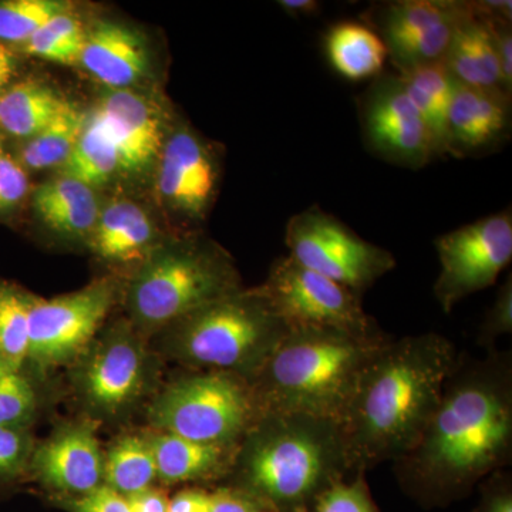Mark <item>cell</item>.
I'll list each match as a JSON object with an SVG mask.
<instances>
[{"label":"cell","mask_w":512,"mask_h":512,"mask_svg":"<svg viewBox=\"0 0 512 512\" xmlns=\"http://www.w3.org/2000/svg\"><path fill=\"white\" fill-rule=\"evenodd\" d=\"M512 456V357H458L420 439L394 461L404 483L427 494H461Z\"/></svg>","instance_id":"cell-1"},{"label":"cell","mask_w":512,"mask_h":512,"mask_svg":"<svg viewBox=\"0 0 512 512\" xmlns=\"http://www.w3.org/2000/svg\"><path fill=\"white\" fill-rule=\"evenodd\" d=\"M458 357L453 342L439 333L384 343L339 424L353 474L394 463L417 443Z\"/></svg>","instance_id":"cell-2"},{"label":"cell","mask_w":512,"mask_h":512,"mask_svg":"<svg viewBox=\"0 0 512 512\" xmlns=\"http://www.w3.org/2000/svg\"><path fill=\"white\" fill-rule=\"evenodd\" d=\"M352 474L339 423L301 413L262 414L228 477L266 510L293 512Z\"/></svg>","instance_id":"cell-3"},{"label":"cell","mask_w":512,"mask_h":512,"mask_svg":"<svg viewBox=\"0 0 512 512\" xmlns=\"http://www.w3.org/2000/svg\"><path fill=\"white\" fill-rule=\"evenodd\" d=\"M390 339L335 329H289L251 380L262 413H301L340 424L367 365Z\"/></svg>","instance_id":"cell-4"},{"label":"cell","mask_w":512,"mask_h":512,"mask_svg":"<svg viewBox=\"0 0 512 512\" xmlns=\"http://www.w3.org/2000/svg\"><path fill=\"white\" fill-rule=\"evenodd\" d=\"M244 288L232 256L200 235L161 244L126 291L128 322L151 338L208 303Z\"/></svg>","instance_id":"cell-5"},{"label":"cell","mask_w":512,"mask_h":512,"mask_svg":"<svg viewBox=\"0 0 512 512\" xmlns=\"http://www.w3.org/2000/svg\"><path fill=\"white\" fill-rule=\"evenodd\" d=\"M289 332L258 288L239 289L164 330V352L190 370H220L251 382Z\"/></svg>","instance_id":"cell-6"},{"label":"cell","mask_w":512,"mask_h":512,"mask_svg":"<svg viewBox=\"0 0 512 512\" xmlns=\"http://www.w3.org/2000/svg\"><path fill=\"white\" fill-rule=\"evenodd\" d=\"M251 383L235 373L191 370L151 400L153 430L215 446L238 447L262 416Z\"/></svg>","instance_id":"cell-7"},{"label":"cell","mask_w":512,"mask_h":512,"mask_svg":"<svg viewBox=\"0 0 512 512\" xmlns=\"http://www.w3.org/2000/svg\"><path fill=\"white\" fill-rule=\"evenodd\" d=\"M157 357L147 338L120 320L96 338L70 365V383L87 417L116 421L128 416L153 392Z\"/></svg>","instance_id":"cell-8"},{"label":"cell","mask_w":512,"mask_h":512,"mask_svg":"<svg viewBox=\"0 0 512 512\" xmlns=\"http://www.w3.org/2000/svg\"><path fill=\"white\" fill-rule=\"evenodd\" d=\"M286 247L299 265L362 295L396 268L392 252L360 238L319 207L293 215L286 225Z\"/></svg>","instance_id":"cell-9"},{"label":"cell","mask_w":512,"mask_h":512,"mask_svg":"<svg viewBox=\"0 0 512 512\" xmlns=\"http://www.w3.org/2000/svg\"><path fill=\"white\" fill-rule=\"evenodd\" d=\"M117 279L100 278L52 299L30 298L28 363L36 372L70 366L103 329L119 298Z\"/></svg>","instance_id":"cell-10"},{"label":"cell","mask_w":512,"mask_h":512,"mask_svg":"<svg viewBox=\"0 0 512 512\" xmlns=\"http://www.w3.org/2000/svg\"><path fill=\"white\" fill-rule=\"evenodd\" d=\"M258 289L289 329H335L365 336L383 333L363 309L360 295L299 265L289 255L276 259Z\"/></svg>","instance_id":"cell-11"},{"label":"cell","mask_w":512,"mask_h":512,"mask_svg":"<svg viewBox=\"0 0 512 512\" xmlns=\"http://www.w3.org/2000/svg\"><path fill=\"white\" fill-rule=\"evenodd\" d=\"M436 249L440 274L434 284V295L441 309L451 313L468 296L493 286L510 265V208L441 235Z\"/></svg>","instance_id":"cell-12"},{"label":"cell","mask_w":512,"mask_h":512,"mask_svg":"<svg viewBox=\"0 0 512 512\" xmlns=\"http://www.w3.org/2000/svg\"><path fill=\"white\" fill-rule=\"evenodd\" d=\"M471 2L399 0L369 8L367 26L382 39L397 70L443 62L454 33L470 15Z\"/></svg>","instance_id":"cell-13"},{"label":"cell","mask_w":512,"mask_h":512,"mask_svg":"<svg viewBox=\"0 0 512 512\" xmlns=\"http://www.w3.org/2000/svg\"><path fill=\"white\" fill-rule=\"evenodd\" d=\"M359 119L369 151L400 167H426L436 156L433 137L397 74H380L359 99Z\"/></svg>","instance_id":"cell-14"},{"label":"cell","mask_w":512,"mask_h":512,"mask_svg":"<svg viewBox=\"0 0 512 512\" xmlns=\"http://www.w3.org/2000/svg\"><path fill=\"white\" fill-rule=\"evenodd\" d=\"M156 187L165 207L185 220L207 217L221 178V163L212 144L187 126L168 133L157 160Z\"/></svg>","instance_id":"cell-15"},{"label":"cell","mask_w":512,"mask_h":512,"mask_svg":"<svg viewBox=\"0 0 512 512\" xmlns=\"http://www.w3.org/2000/svg\"><path fill=\"white\" fill-rule=\"evenodd\" d=\"M99 421L92 417L67 421L45 441L35 444L29 474L55 497H80L103 485L104 451Z\"/></svg>","instance_id":"cell-16"},{"label":"cell","mask_w":512,"mask_h":512,"mask_svg":"<svg viewBox=\"0 0 512 512\" xmlns=\"http://www.w3.org/2000/svg\"><path fill=\"white\" fill-rule=\"evenodd\" d=\"M92 111L116 144L123 173H144L157 163L168 134L150 97L134 89L107 90Z\"/></svg>","instance_id":"cell-17"},{"label":"cell","mask_w":512,"mask_h":512,"mask_svg":"<svg viewBox=\"0 0 512 512\" xmlns=\"http://www.w3.org/2000/svg\"><path fill=\"white\" fill-rule=\"evenodd\" d=\"M511 133V97L456 82L448 111V156L493 151Z\"/></svg>","instance_id":"cell-18"},{"label":"cell","mask_w":512,"mask_h":512,"mask_svg":"<svg viewBox=\"0 0 512 512\" xmlns=\"http://www.w3.org/2000/svg\"><path fill=\"white\" fill-rule=\"evenodd\" d=\"M146 39L126 25L100 22L87 30L80 66L107 90L134 89L150 70Z\"/></svg>","instance_id":"cell-19"},{"label":"cell","mask_w":512,"mask_h":512,"mask_svg":"<svg viewBox=\"0 0 512 512\" xmlns=\"http://www.w3.org/2000/svg\"><path fill=\"white\" fill-rule=\"evenodd\" d=\"M156 224L138 202L114 198L101 207L92 237L87 241L97 258L110 264H138L161 244Z\"/></svg>","instance_id":"cell-20"},{"label":"cell","mask_w":512,"mask_h":512,"mask_svg":"<svg viewBox=\"0 0 512 512\" xmlns=\"http://www.w3.org/2000/svg\"><path fill=\"white\" fill-rule=\"evenodd\" d=\"M32 205L36 217L57 237L86 242L103 207L94 188L62 174L36 188Z\"/></svg>","instance_id":"cell-21"},{"label":"cell","mask_w":512,"mask_h":512,"mask_svg":"<svg viewBox=\"0 0 512 512\" xmlns=\"http://www.w3.org/2000/svg\"><path fill=\"white\" fill-rule=\"evenodd\" d=\"M146 436L156 460L158 481L164 484L228 477L238 448L198 443L153 429Z\"/></svg>","instance_id":"cell-22"},{"label":"cell","mask_w":512,"mask_h":512,"mask_svg":"<svg viewBox=\"0 0 512 512\" xmlns=\"http://www.w3.org/2000/svg\"><path fill=\"white\" fill-rule=\"evenodd\" d=\"M444 64L456 82L480 89L497 90L511 97L505 89L503 73L490 30L474 15L458 25Z\"/></svg>","instance_id":"cell-23"},{"label":"cell","mask_w":512,"mask_h":512,"mask_svg":"<svg viewBox=\"0 0 512 512\" xmlns=\"http://www.w3.org/2000/svg\"><path fill=\"white\" fill-rule=\"evenodd\" d=\"M407 96L419 110L433 137L436 156L448 154V111L456 80L444 62L420 64L397 70Z\"/></svg>","instance_id":"cell-24"},{"label":"cell","mask_w":512,"mask_h":512,"mask_svg":"<svg viewBox=\"0 0 512 512\" xmlns=\"http://www.w3.org/2000/svg\"><path fill=\"white\" fill-rule=\"evenodd\" d=\"M70 101L37 80H22L0 97V130L30 140L45 130Z\"/></svg>","instance_id":"cell-25"},{"label":"cell","mask_w":512,"mask_h":512,"mask_svg":"<svg viewBox=\"0 0 512 512\" xmlns=\"http://www.w3.org/2000/svg\"><path fill=\"white\" fill-rule=\"evenodd\" d=\"M325 53L333 70L352 82L376 79L387 59L386 46L375 30L356 22L332 26L326 33Z\"/></svg>","instance_id":"cell-26"},{"label":"cell","mask_w":512,"mask_h":512,"mask_svg":"<svg viewBox=\"0 0 512 512\" xmlns=\"http://www.w3.org/2000/svg\"><path fill=\"white\" fill-rule=\"evenodd\" d=\"M156 460L146 433L126 434L104 453L103 485L127 498L154 487Z\"/></svg>","instance_id":"cell-27"},{"label":"cell","mask_w":512,"mask_h":512,"mask_svg":"<svg viewBox=\"0 0 512 512\" xmlns=\"http://www.w3.org/2000/svg\"><path fill=\"white\" fill-rule=\"evenodd\" d=\"M120 173H123V164L116 144L96 114L90 111L82 136L60 167V174L96 188Z\"/></svg>","instance_id":"cell-28"},{"label":"cell","mask_w":512,"mask_h":512,"mask_svg":"<svg viewBox=\"0 0 512 512\" xmlns=\"http://www.w3.org/2000/svg\"><path fill=\"white\" fill-rule=\"evenodd\" d=\"M89 113L69 103L52 123L30 138L20 150L19 163L25 170L62 167L73 153L86 127Z\"/></svg>","instance_id":"cell-29"},{"label":"cell","mask_w":512,"mask_h":512,"mask_svg":"<svg viewBox=\"0 0 512 512\" xmlns=\"http://www.w3.org/2000/svg\"><path fill=\"white\" fill-rule=\"evenodd\" d=\"M32 293L0 279V365L25 370L29 355Z\"/></svg>","instance_id":"cell-30"},{"label":"cell","mask_w":512,"mask_h":512,"mask_svg":"<svg viewBox=\"0 0 512 512\" xmlns=\"http://www.w3.org/2000/svg\"><path fill=\"white\" fill-rule=\"evenodd\" d=\"M87 30L72 9L47 20L23 45L28 55L46 62L76 66L80 62Z\"/></svg>","instance_id":"cell-31"},{"label":"cell","mask_w":512,"mask_h":512,"mask_svg":"<svg viewBox=\"0 0 512 512\" xmlns=\"http://www.w3.org/2000/svg\"><path fill=\"white\" fill-rule=\"evenodd\" d=\"M73 9L64 0H6L0 2V43L25 45L37 29L59 13Z\"/></svg>","instance_id":"cell-32"},{"label":"cell","mask_w":512,"mask_h":512,"mask_svg":"<svg viewBox=\"0 0 512 512\" xmlns=\"http://www.w3.org/2000/svg\"><path fill=\"white\" fill-rule=\"evenodd\" d=\"M39 409V390L26 369L0 365V427L30 430Z\"/></svg>","instance_id":"cell-33"},{"label":"cell","mask_w":512,"mask_h":512,"mask_svg":"<svg viewBox=\"0 0 512 512\" xmlns=\"http://www.w3.org/2000/svg\"><path fill=\"white\" fill-rule=\"evenodd\" d=\"M35 444L29 429L0 427V485L15 483L29 474Z\"/></svg>","instance_id":"cell-34"},{"label":"cell","mask_w":512,"mask_h":512,"mask_svg":"<svg viewBox=\"0 0 512 512\" xmlns=\"http://www.w3.org/2000/svg\"><path fill=\"white\" fill-rule=\"evenodd\" d=\"M362 471L352 481H339L323 491L315 500L316 512H379L377 511Z\"/></svg>","instance_id":"cell-35"},{"label":"cell","mask_w":512,"mask_h":512,"mask_svg":"<svg viewBox=\"0 0 512 512\" xmlns=\"http://www.w3.org/2000/svg\"><path fill=\"white\" fill-rule=\"evenodd\" d=\"M512 332V276L508 275L504 284L498 289L494 303L485 315L480 333H478V345L483 346L488 352H493L495 342L501 336L511 335Z\"/></svg>","instance_id":"cell-36"},{"label":"cell","mask_w":512,"mask_h":512,"mask_svg":"<svg viewBox=\"0 0 512 512\" xmlns=\"http://www.w3.org/2000/svg\"><path fill=\"white\" fill-rule=\"evenodd\" d=\"M30 181L19 161L5 154L0 156V212L16 210L26 200Z\"/></svg>","instance_id":"cell-37"},{"label":"cell","mask_w":512,"mask_h":512,"mask_svg":"<svg viewBox=\"0 0 512 512\" xmlns=\"http://www.w3.org/2000/svg\"><path fill=\"white\" fill-rule=\"evenodd\" d=\"M57 504L67 512H131L126 498L101 485L93 493L80 497H56Z\"/></svg>","instance_id":"cell-38"},{"label":"cell","mask_w":512,"mask_h":512,"mask_svg":"<svg viewBox=\"0 0 512 512\" xmlns=\"http://www.w3.org/2000/svg\"><path fill=\"white\" fill-rule=\"evenodd\" d=\"M211 512H266L264 505L237 487H221L210 493Z\"/></svg>","instance_id":"cell-39"},{"label":"cell","mask_w":512,"mask_h":512,"mask_svg":"<svg viewBox=\"0 0 512 512\" xmlns=\"http://www.w3.org/2000/svg\"><path fill=\"white\" fill-rule=\"evenodd\" d=\"M168 512H211L210 493L198 488H188L170 498Z\"/></svg>","instance_id":"cell-40"},{"label":"cell","mask_w":512,"mask_h":512,"mask_svg":"<svg viewBox=\"0 0 512 512\" xmlns=\"http://www.w3.org/2000/svg\"><path fill=\"white\" fill-rule=\"evenodd\" d=\"M131 512H168L170 498L163 490L156 487L147 488L126 498Z\"/></svg>","instance_id":"cell-41"},{"label":"cell","mask_w":512,"mask_h":512,"mask_svg":"<svg viewBox=\"0 0 512 512\" xmlns=\"http://www.w3.org/2000/svg\"><path fill=\"white\" fill-rule=\"evenodd\" d=\"M18 57L12 47L0 43V97L9 89L18 74Z\"/></svg>","instance_id":"cell-42"},{"label":"cell","mask_w":512,"mask_h":512,"mask_svg":"<svg viewBox=\"0 0 512 512\" xmlns=\"http://www.w3.org/2000/svg\"><path fill=\"white\" fill-rule=\"evenodd\" d=\"M278 5L293 19L315 18L322 9V3L318 0H281Z\"/></svg>","instance_id":"cell-43"},{"label":"cell","mask_w":512,"mask_h":512,"mask_svg":"<svg viewBox=\"0 0 512 512\" xmlns=\"http://www.w3.org/2000/svg\"><path fill=\"white\" fill-rule=\"evenodd\" d=\"M507 484L500 491H494L485 504L484 512H512V497Z\"/></svg>","instance_id":"cell-44"},{"label":"cell","mask_w":512,"mask_h":512,"mask_svg":"<svg viewBox=\"0 0 512 512\" xmlns=\"http://www.w3.org/2000/svg\"><path fill=\"white\" fill-rule=\"evenodd\" d=\"M3 153V147H2V140H0V156H2Z\"/></svg>","instance_id":"cell-45"},{"label":"cell","mask_w":512,"mask_h":512,"mask_svg":"<svg viewBox=\"0 0 512 512\" xmlns=\"http://www.w3.org/2000/svg\"><path fill=\"white\" fill-rule=\"evenodd\" d=\"M293 512H308V511H306V508H299V510H296Z\"/></svg>","instance_id":"cell-46"}]
</instances>
